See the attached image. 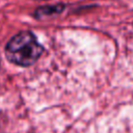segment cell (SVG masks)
<instances>
[{
  "label": "cell",
  "instance_id": "1",
  "mask_svg": "<svg viewBox=\"0 0 133 133\" xmlns=\"http://www.w3.org/2000/svg\"><path fill=\"white\" fill-rule=\"evenodd\" d=\"M43 51L44 49L34 34L30 31H23L16 34L7 43L5 55L15 64L29 66L38 59Z\"/></svg>",
  "mask_w": 133,
  "mask_h": 133
},
{
  "label": "cell",
  "instance_id": "2",
  "mask_svg": "<svg viewBox=\"0 0 133 133\" xmlns=\"http://www.w3.org/2000/svg\"><path fill=\"white\" fill-rule=\"evenodd\" d=\"M63 5H51V6H45V7H39L36 11H35V16L36 18H43V17H47V16H53V15H57L59 12H61L63 10Z\"/></svg>",
  "mask_w": 133,
  "mask_h": 133
}]
</instances>
